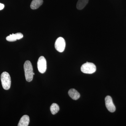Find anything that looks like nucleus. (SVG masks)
<instances>
[{
	"instance_id": "obj_3",
	"label": "nucleus",
	"mask_w": 126,
	"mask_h": 126,
	"mask_svg": "<svg viewBox=\"0 0 126 126\" xmlns=\"http://www.w3.org/2000/svg\"><path fill=\"white\" fill-rule=\"evenodd\" d=\"M81 70L84 73L92 74L96 72V68L93 63L87 62L81 66Z\"/></svg>"
},
{
	"instance_id": "obj_12",
	"label": "nucleus",
	"mask_w": 126,
	"mask_h": 126,
	"mask_svg": "<svg viewBox=\"0 0 126 126\" xmlns=\"http://www.w3.org/2000/svg\"><path fill=\"white\" fill-rule=\"evenodd\" d=\"M59 109V107L56 103L52 104L50 107V110L53 115H55L58 112Z\"/></svg>"
},
{
	"instance_id": "obj_6",
	"label": "nucleus",
	"mask_w": 126,
	"mask_h": 126,
	"mask_svg": "<svg viewBox=\"0 0 126 126\" xmlns=\"http://www.w3.org/2000/svg\"><path fill=\"white\" fill-rule=\"evenodd\" d=\"M105 103L106 108L111 112H114L116 110L114 104L113 102L112 98L110 96H108L105 98Z\"/></svg>"
},
{
	"instance_id": "obj_1",
	"label": "nucleus",
	"mask_w": 126,
	"mask_h": 126,
	"mask_svg": "<svg viewBox=\"0 0 126 126\" xmlns=\"http://www.w3.org/2000/svg\"><path fill=\"white\" fill-rule=\"evenodd\" d=\"M25 77L26 81L28 82H31L33 78V71L32 64L30 61L27 60L24 64Z\"/></svg>"
},
{
	"instance_id": "obj_8",
	"label": "nucleus",
	"mask_w": 126,
	"mask_h": 126,
	"mask_svg": "<svg viewBox=\"0 0 126 126\" xmlns=\"http://www.w3.org/2000/svg\"><path fill=\"white\" fill-rule=\"evenodd\" d=\"M30 122V118L27 115L23 116L19 121L18 126H28Z\"/></svg>"
},
{
	"instance_id": "obj_2",
	"label": "nucleus",
	"mask_w": 126,
	"mask_h": 126,
	"mask_svg": "<svg viewBox=\"0 0 126 126\" xmlns=\"http://www.w3.org/2000/svg\"><path fill=\"white\" fill-rule=\"evenodd\" d=\"M1 81L2 87L6 90H9L11 85V79L7 72H4L1 75Z\"/></svg>"
},
{
	"instance_id": "obj_9",
	"label": "nucleus",
	"mask_w": 126,
	"mask_h": 126,
	"mask_svg": "<svg viewBox=\"0 0 126 126\" xmlns=\"http://www.w3.org/2000/svg\"><path fill=\"white\" fill-rule=\"evenodd\" d=\"M68 94L69 96L74 100H77L80 97L79 93L74 89H71L69 90Z\"/></svg>"
},
{
	"instance_id": "obj_11",
	"label": "nucleus",
	"mask_w": 126,
	"mask_h": 126,
	"mask_svg": "<svg viewBox=\"0 0 126 126\" xmlns=\"http://www.w3.org/2000/svg\"><path fill=\"white\" fill-rule=\"evenodd\" d=\"M89 0H78L77 2V7L79 10H81L83 9L87 4Z\"/></svg>"
},
{
	"instance_id": "obj_13",
	"label": "nucleus",
	"mask_w": 126,
	"mask_h": 126,
	"mask_svg": "<svg viewBox=\"0 0 126 126\" xmlns=\"http://www.w3.org/2000/svg\"><path fill=\"white\" fill-rule=\"evenodd\" d=\"M4 6H5L4 4L0 3V10H2V9H4Z\"/></svg>"
},
{
	"instance_id": "obj_7",
	"label": "nucleus",
	"mask_w": 126,
	"mask_h": 126,
	"mask_svg": "<svg viewBox=\"0 0 126 126\" xmlns=\"http://www.w3.org/2000/svg\"><path fill=\"white\" fill-rule=\"evenodd\" d=\"M23 34L21 33H18L16 34H10L6 38V40L9 42H14L17 40H20L23 38Z\"/></svg>"
},
{
	"instance_id": "obj_4",
	"label": "nucleus",
	"mask_w": 126,
	"mask_h": 126,
	"mask_svg": "<svg viewBox=\"0 0 126 126\" xmlns=\"http://www.w3.org/2000/svg\"><path fill=\"white\" fill-rule=\"evenodd\" d=\"M38 70L41 73H45L47 69V62L44 57L41 56L39 58L37 62Z\"/></svg>"
},
{
	"instance_id": "obj_10",
	"label": "nucleus",
	"mask_w": 126,
	"mask_h": 126,
	"mask_svg": "<svg viewBox=\"0 0 126 126\" xmlns=\"http://www.w3.org/2000/svg\"><path fill=\"white\" fill-rule=\"evenodd\" d=\"M43 0H33L31 4V8L33 10L38 9L43 4Z\"/></svg>"
},
{
	"instance_id": "obj_5",
	"label": "nucleus",
	"mask_w": 126,
	"mask_h": 126,
	"mask_svg": "<svg viewBox=\"0 0 126 126\" xmlns=\"http://www.w3.org/2000/svg\"><path fill=\"white\" fill-rule=\"evenodd\" d=\"M65 42L64 39L60 37L56 39L55 44V47L57 51L59 52H63L65 49Z\"/></svg>"
}]
</instances>
